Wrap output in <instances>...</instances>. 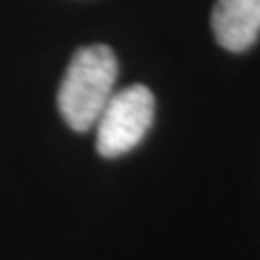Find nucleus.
Returning a JSON list of instances; mask_svg holds the SVG:
<instances>
[{
    "label": "nucleus",
    "instance_id": "7ed1b4c3",
    "mask_svg": "<svg viewBox=\"0 0 260 260\" xmlns=\"http://www.w3.org/2000/svg\"><path fill=\"white\" fill-rule=\"evenodd\" d=\"M210 26L221 48L245 52L260 37V0H217Z\"/></svg>",
    "mask_w": 260,
    "mask_h": 260
},
{
    "label": "nucleus",
    "instance_id": "f03ea898",
    "mask_svg": "<svg viewBox=\"0 0 260 260\" xmlns=\"http://www.w3.org/2000/svg\"><path fill=\"white\" fill-rule=\"evenodd\" d=\"M154 93L145 85H130L113 93L95 124L98 154L117 158L139 145L154 121Z\"/></svg>",
    "mask_w": 260,
    "mask_h": 260
},
{
    "label": "nucleus",
    "instance_id": "f257e3e1",
    "mask_svg": "<svg viewBox=\"0 0 260 260\" xmlns=\"http://www.w3.org/2000/svg\"><path fill=\"white\" fill-rule=\"evenodd\" d=\"M117 78L115 52L104 44L83 46L72 56L56 93L59 111L72 130L95 128Z\"/></svg>",
    "mask_w": 260,
    "mask_h": 260
}]
</instances>
